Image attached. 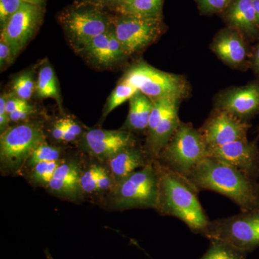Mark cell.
<instances>
[{"mask_svg": "<svg viewBox=\"0 0 259 259\" xmlns=\"http://www.w3.org/2000/svg\"><path fill=\"white\" fill-rule=\"evenodd\" d=\"M131 0H119L118 3H117V8H120V7L124 6V5H127L129 3Z\"/></svg>", "mask_w": 259, "mask_h": 259, "instance_id": "cell-43", "label": "cell"}, {"mask_svg": "<svg viewBox=\"0 0 259 259\" xmlns=\"http://www.w3.org/2000/svg\"><path fill=\"white\" fill-rule=\"evenodd\" d=\"M180 102L175 104L169 111L163 116L158 122L152 134L148 135L147 147L148 151L153 157H158L162 151L168 144L171 136L180 125L181 121L179 117V105Z\"/></svg>", "mask_w": 259, "mask_h": 259, "instance_id": "cell-17", "label": "cell"}, {"mask_svg": "<svg viewBox=\"0 0 259 259\" xmlns=\"http://www.w3.org/2000/svg\"><path fill=\"white\" fill-rule=\"evenodd\" d=\"M233 0H195L198 9L205 15L223 13Z\"/></svg>", "mask_w": 259, "mask_h": 259, "instance_id": "cell-30", "label": "cell"}, {"mask_svg": "<svg viewBox=\"0 0 259 259\" xmlns=\"http://www.w3.org/2000/svg\"><path fill=\"white\" fill-rule=\"evenodd\" d=\"M28 102L26 100H22L18 97L9 96L8 95V101H7V113L8 116L15 110H18L20 107L25 106Z\"/></svg>", "mask_w": 259, "mask_h": 259, "instance_id": "cell-36", "label": "cell"}, {"mask_svg": "<svg viewBox=\"0 0 259 259\" xmlns=\"http://www.w3.org/2000/svg\"><path fill=\"white\" fill-rule=\"evenodd\" d=\"M42 16V7L23 3L2 28L1 39L11 48L13 58L30 40L41 23Z\"/></svg>", "mask_w": 259, "mask_h": 259, "instance_id": "cell-9", "label": "cell"}, {"mask_svg": "<svg viewBox=\"0 0 259 259\" xmlns=\"http://www.w3.org/2000/svg\"><path fill=\"white\" fill-rule=\"evenodd\" d=\"M210 245L205 253L199 259H246L244 251L237 249L224 242L209 240Z\"/></svg>", "mask_w": 259, "mask_h": 259, "instance_id": "cell-23", "label": "cell"}, {"mask_svg": "<svg viewBox=\"0 0 259 259\" xmlns=\"http://www.w3.org/2000/svg\"><path fill=\"white\" fill-rule=\"evenodd\" d=\"M24 3H30V4L37 5V6L42 7L45 0H23Z\"/></svg>", "mask_w": 259, "mask_h": 259, "instance_id": "cell-41", "label": "cell"}, {"mask_svg": "<svg viewBox=\"0 0 259 259\" xmlns=\"http://www.w3.org/2000/svg\"><path fill=\"white\" fill-rule=\"evenodd\" d=\"M99 2L102 3H105V4H111V3H118L119 0H98Z\"/></svg>", "mask_w": 259, "mask_h": 259, "instance_id": "cell-44", "label": "cell"}, {"mask_svg": "<svg viewBox=\"0 0 259 259\" xmlns=\"http://www.w3.org/2000/svg\"><path fill=\"white\" fill-rule=\"evenodd\" d=\"M152 108V100L141 92H138L130 100L129 112L124 127L125 129L138 131L148 129Z\"/></svg>", "mask_w": 259, "mask_h": 259, "instance_id": "cell-20", "label": "cell"}, {"mask_svg": "<svg viewBox=\"0 0 259 259\" xmlns=\"http://www.w3.org/2000/svg\"><path fill=\"white\" fill-rule=\"evenodd\" d=\"M259 136L253 141L238 140L219 146L207 147V157L226 162L256 180L259 178Z\"/></svg>", "mask_w": 259, "mask_h": 259, "instance_id": "cell-10", "label": "cell"}, {"mask_svg": "<svg viewBox=\"0 0 259 259\" xmlns=\"http://www.w3.org/2000/svg\"><path fill=\"white\" fill-rule=\"evenodd\" d=\"M65 131L64 119H61L56 122L55 125L53 128L52 134L54 139L56 140H61L63 141V136H64Z\"/></svg>", "mask_w": 259, "mask_h": 259, "instance_id": "cell-38", "label": "cell"}, {"mask_svg": "<svg viewBox=\"0 0 259 259\" xmlns=\"http://www.w3.org/2000/svg\"><path fill=\"white\" fill-rule=\"evenodd\" d=\"M61 163L59 161H44L37 163L32 167V179L38 183L49 185Z\"/></svg>", "mask_w": 259, "mask_h": 259, "instance_id": "cell-27", "label": "cell"}, {"mask_svg": "<svg viewBox=\"0 0 259 259\" xmlns=\"http://www.w3.org/2000/svg\"><path fill=\"white\" fill-rule=\"evenodd\" d=\"M23 0H0V23L3 28L8 20L23 4Z\"/></svg>", "mask_w": 259, "mask_h": 259, "instance_id": "cell-31", "label": "cell"}, {"mask_svg": "<svg viewBox=\"0 0 259 259\" xmlns=\"http://www.w3.org/2000/svg\"><path fill=\"white\" fill-rule=\"evenodd\" d=\"M253 6L255 12V15H256L257 23L258 24L259 26V0H253Z\"/></svg>", "mask_w": 259, "mask_h": 259, "instance_id": "cell-42", "label": "cell"}, {"mask_svg": "<svg viewBox=\"0 0 259 259\" xmlns=\"http://www.w3.org/2000/svg\"><path fill=\"white\" fill-rule=\"evenodd\" d=\"M122 80L131 83L152 101L165 97L182 100L190 93L188 81L182 75L160 71L144 62L130 68Z\"/></svg>", "mask_w": 259, "mask_h": 259, "instance_id": "cell-4", "label": "cell"}, {"mask_svg": "<svg viewBox=\"0 0 259 259\" xmlns=\"http://www.w3.org/2000/svg\"><path fill=\"white\" fill-rule=\"evenodd\" d=\"M132 134L126 131L90 130L84 136L89 152L100 160L110 159L123 150L134 146Z\"/></svg>", "mask_w": 259, "mask_h": 259, "instance_id": "cell-14", "label": "cell"}, {"mask_svg": "<svg viewBox=\"0 0 259 259\" xmlns=\"http://www.w3.org/2000/svg\"><path fill=\"white\" fill-rule=\"evenodd\" d=\"M250 124L236 116L224 111L215 110L199 129L207 147L247 139Z\"/></svg>", "mask_w": 259, "mask_h": 259, "instance_id": "cell-11", "label": "cell"}, {"mask_svg": "<svg viewBox=\"0 0 259 259\" xmlns=\"http://www.w3.org/2000/svg\"><path fill=\"white\" fill-rule=\"evenodd\" d=\"M36 88L37 94L41 98L59 100V90L55 74L49 65L44 66L39 71Z\"/></svg>", "mask_w": 259, "mask_h": 259, "instance_id": "cell-22", "label": "cell"}, {"mask_svg": "<svg viewBox=\"0 0 259 259\" xmlns=\"http://www.w3.org/2000/svg\"><path fill=\"white\" fill-rule=\"evenodd\" d=\"M45 254L46 256H47V259H54V258H53V257L51 256V255L50 254V253H49V250H45Z\"/></svg>", "mask_w": 259, "mask_h": 259, "instance_id": "cell-45", "label": "cell"}, {"mask_svg": "<svg viewBox=\"0 0 259 259\" xmlns=\"http://www.w3.org/2000/svg\"><path fill=\"white\" fill-rule=\"evenodd\" d=\"M250 66L259 76V42L253 48L250 56Z\"/></svg>", "mask_w": 259, "mask_h": 259, "instance_id": "cell-37", "label": "cell"}, {"mask_svg": "<svg viewBox=\"0 0 259 259\" xmlns=\"http://www.w3.org/2000/svg\"><path fill=\"white\" fill-rule=\"evenodd\" d=\"M44 143V132L35 124H22L7 130L0 138L2 166L9 171H18L34 150Z\"/></svg>", "mask_w": 259, "mask_h": 259, "instance_id": "cell-7", "label": "cell"}, {"mask_svg": "<svg viewBox=\"0 0 259 259\" xmlns=\"http://www.w3.org/2000/svg\"><path fill=\"white\" fill-rule=\"evenodd\" d=\"M258 213H259V209H258Z\"/></svg>", "mask_w": 259, "mask_h": 259, "instance_id": "cell-46", "label": "cell"}, {"mask_svg": "<svg viewBox=\"0 0 259 259\" xmlns=\"http://www.w3.org/2000/svg\"><path fill=\"white\" fill-rule=\"evenodd\" d=\"M110 169L117 182L124 180L138 168L146 166L144 153L134 146L123 150L109 159Z\"/></svg>", "mask_w": 259, "mask_h": 259, "instance_id": "cell-19", "label": "cell"}, {"mask_svg": "<svg viewBox=\"0 0 259 259\" xmlns=\"http://www.w3.org/2000/svg\"><path fill=\"white\" fill-rule=\"evenodd\" d=\"M100 166L93 165L88 168L80 179V185L81 191L85 193H93L97 189V180H98L99 173H100Z\"/></svg>", "mask_w": 259, "mask_h": 259, "instance_id": "cell-29", "label": "cell"}, {"mask_svg": "<svg viewBox=\"0 0 259 259\" xmlns=\"http://www.w3.org/2000/svg\"><path fill=\"white\" fill-rule=\"evenodd\" d=\"M258 136H259V135H258Z\"/></svg>", "mask_w": 259, "mask_h": 259, "instance_id": "cell-47", "label": "cell"}, {"mask_svg": "<svg viewBox=\"0 0 259 259\" xmlns=\"http://www.w3.org/2000/svg\"><path fill=\"white\" fill-rule=\"evenodd\" d=\"M185 178L197 191L223 194L240 207L241 212L259 209V183L236 167L215 158L199 162Z\"/></svg>", "mask_w": 259, "mask_h": 259, "instance_id": "cell-1", "label": "cell"}, {"mask_svg": "<svg viewBox=\"0 0 259 259\" xmlns=\"http://www.w3.org/2000/svg\"><path fill=\"white\" fill-rule=\"evenodd\" d=\"M109 38L110 30L93 37L84 47L90 56L100 64H109Z\"/></svg>", "mask_w": 259, "mask_h": 259, "instance_id": "cell-25", "label": "cell"}, {"mask_svg": "<svg viewBox=\"0 0 259 259\" xmlns=\"http://www.w3.org/2000/svg\"><path fill=\"white\" fill-rule=\"evenodd\" d=\"M33 80L31 75L25 73L19 76L13 82V88L17 97L22 100H27L31 97L34 92Z\"/></svg>", "mask_w": 259, "mask_h": 259, "instance_id": "cell-28", "label": "cell"}, {"mask_svg": "<svg viewBox=\"0 0 259 259\" xmlns=\"http://www.w3.org/2000/svg\"><path fill=\"white\" fill-rule=\"evenodd\" d=\"M114 25V31L125 55H131L151 45L157 40L164 28L162 17L121 15L115 19Z\"/></svg>", "mask_w": 259, "mask_h": 259, "instance_id": "cell-8", "label": "cell"}, {"mask_svg": "<svg viewBox=\"0 0 259 259\" xmlns=\"http://www.w3.org/2000/svg\"><path fill=\"white\" fill-rule=\"evenodd\" d=\"M76 136L69 130H67L65 127L64 136H63V141H67V142H71V141H74L76 139Z\"/></svg>", "mask_w": 259, "mask_h": 259, "instance_id": "cell-40", "label": "cell"}, {"mask_svg": "<svg viewBox=\"0 0 259 259\" xmlns=\"http://www.w3.org/2000/svg\"><path fill=\"white\" fill-rule=\"evenodd\" d=\"M125 56L123 49L120 41L116 36L115 31L110 30V38H109V64L120 60Z\"/></svg>", "mask_w": 259, "mask_h": 259, "instance_id": "cell-32", "label": "cell"}, {"mask_svg": "<svg viewBox=\"0 0 259 259\" xmlns=\"http://www.w3.org/2000/svg\"><path fill=\"white\" fill-rule=\"evenodd\" d=\"M229 28L238 30L247 40H258L259 26L253 0H233L223 13Z\"/></svg>", "mask_w": 259, "mask_h": 259, "instance_id": "cell-16", "label": "cell"}, {"mask_svg": "<svg viewBox=\"0 0 259 259\" xmlns=\"http://www.w3.org/2000/svg\"><path fill=\"white\" fill-rule=\"evenodd\" d=\"M202 236L250 253L259 248L258 209L209 221Z\"/></svg>", "mask_w": 259, "mask_h": 259, "instance_id": "cell-5", "label": "cell"}, {"mask_svg": "<svg viewBox=\"0 0 259 259\" xmlns=\"http://www.w3.org/2000/svg\"><path fill=\"white\" fill-rule=\"evenodd\" d=\"M247 41L238 30L228 27L215 35L211 49L219 59L232 67L250 66L251 51Z\"/></svg>", "mask_w": 259, "mask_h": 259, "instance_id": "cell-13", "label": "cell"}, {"mask_svg": "<svg viewBox=\"0 0 259 259\" xmlns=\"http://www.w3.org/2000/svg\"><path fill=\"white\" fill-rule=\"evenodd\" d=\"M64 120L65 127L66 129L69 130V131H71L72 134L76 135V136H79L81 134V127L76 122H75L74 120L66 118L64 119Z\"/></svg>", "mask_w": 259, "mask_h": 259, "instance_id": "cell-39", "label": "cell"}, {"mask_svg": "<svg viewBox=\"0 0 259 259\" xmlns=\"http://www.w3.org/2000/svg\"><path fill=\"white\" fill-rule=\"evenodd\" d=\"M33 110V107L28 103L25 106L20 107L18 110H15L14 112L10 114V120L13 121V122H18V121L25 120L30 114L32 113Z\"/></svg>", "mask_w": 259, "mask_h": 259, "instance_id": "cell-33", "label": "cell"}, {"mask_svg": "<svg viewBox=\"0 0 259 259\" xmlns=\"http://www.w3.org/2000/svg\"><path fill=\"white\" fill-rule=\"evenodd\" d=\"M216 110L248 121L259 114V82L227 90L218 96Z\"/></svg>", "mask_w": 259, "mask_h": 259, "instance_id": "cell-12", "label": "cell"}, {"mask_svg": "<svg viewBox=\"0 0 259 259\" xmlns=\"http://www.w3.org/2000/svg\"><path fill=\"white\" fill-rule=\"evenodd\" d=\"M14 58H13L11 48L5 40L1 39V40H0V65H1V69H3L5 65L8 64Z\"/></svg>", "mask_w": 259, "mask_h": 259, "instance_id": "cell-34", "label": "cell"}, {"mask_svg": "<svg viewBox=\"0 0 259 259\" xmlns=\"http://www.w3.org/2000/svg\"><path fill=\"white\" fill-rule=\"evenodd\" d=\"M79 167L72 163H61L54 173L49 187L61 196L74 198L81 192Z\"/></svg>", "mask_w": 259, "mask_h": 259, "instance_id": "cell-18", "label": "cell"}, {"mask_svg": "<svg viewBox=\"0 0 259 259\" xmlns=\"http://www.w3.org/2000/svg\"><path fill=\"white\" fill-rule=\"evenodd\" d=\"M158 157L163 166L185 177L207 157V146L199 130L181 122Z\"/></svg>", "mask_w": 259, "mask_h": 259, "instance_id": "cell-3", "label": "cell"}, {"mask_svg": "<svg viewBox=\"0 0 259 259\" xmlns=\"http://www.w3.org/2000/svg\"><path fill=\"white\" fill-rule=\"evenodd\" d=\"M111 187V178L109 176L106 170L100 166L98 180H97V189L98 190L105 191L109 190Z\"/></svg>", "mask_w": 259, "mask_h": 259, "instance_id": "cell-35", "label": "cell"}, {"mask_svg": "<svg viewBox=\"0 0 259 259\" xmlns=\"http://www.w3.org/2000/svg\"><path fill=\"white\" fill-rule=\"evenodd\" d=\"M163 0H131L127 5L117 8L121 15H136L146 18L161 16Z\"/></svg>", "mask_w": 259, "mask_h": 259, "instance_id": "cell-21", "label": "cell"}, {"mask_svg": "<svg viewBox=\"0 0 259 259\" xmlns=\"http://www.w3.org/2000/svg\"><path fill=\"white\" fill-rule=\"evenodd\" d=\"M158 194V168L148 163L118 182L115 202L121 209L156 208Z\"/></svg>", "mask_w": 259, "mask_h": 259, "instance_id": "cell-6", "label": "cell"}, {"mask_svg": "<svg viewBox=\"0 0 259 259\" xmlns=\"http://www.w3.org/2000/svg\"><path fill=\"white\" fill-rule=\"evenodd\" d=\"M60 151L59 148L49 146L44 143L37 146L28 158V163L33 167L37 163L44 161H59Z\"/></svg>", "mask_w": 259, "mask_h": 259, "instance_id": "cell-26", "label": "cell"}, {"mask_svg": "<svg viewBox=\"0 0 259 259\" xmlns=\"http://www.w3.org/2000/svg\"><path fill=\"white\" fill-rule=\"evenodd\" d=\"M138 92L139 90L131 83L125 80H121L120 83L116 87L107 100L104 116L108 115L117 107L120 106L127 100H131Z\"/></svg>", "mask_w": 259, "mask_h": 259, "instance_id": "cell-24", "label": "cell"}, {"mask_svg": "<svg viewBox=\"0 0 259 259\" xmlns=\"http://www.w3.org/2000/svg\"><path fill=\"white\" fill-rule=\"evenodd\" d=\"M158 167L159 194L156 208L163 214L178 218L194 233L203 234L210 221L197 197L198 191L185 177L163 165Z\"/></svg>", "mask_w": 259, "mask_h": 259, "instance_id": "cell-2", "label": "cell"}, {"mask_svg": "<svg viewBox=\"0 0 259 259\" xmlns=\"http://www.w3.org/2000/svg\"><path fill=\"white\" fill-rule=\"evenodd\" d=\"M64 23L75 40L84 47L93 37L108 30L107 19L96 10H74L64 17Z\"/></svg>", "mask_w": 259, "mask_h": 259, "instance_id": "cell-15", "label": "cell"}]
</instances>
